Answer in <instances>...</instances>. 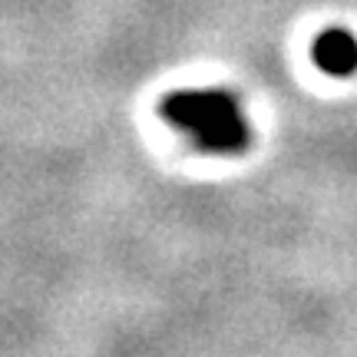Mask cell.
Returning <instances> with one entry per match:
<instances>
[{"mask_svg": "<svg viewBox=\"0 0 357 357\" xmlns=\"http://www.w3.org/2000/svg\"><path fill=\"white\" fill-rule=\"evenodd\" d=\"M311 56L314 63L328 73V77L347 79L357 73V37L344 26H331L318 33L314 47H311Z\"/></svg>", "mask_w": 357, "mask_h": 357, "instance_id": "obj_2", "label": "cell"}, {"mask_svg": "<svg viewBox=\"0 0 357 357\" xmlns=\"http://www.w3.org/2000/svg\"><path fill=\"white\" fill-rule=\"evenodd\" d=\"M159 113L172 129L185 132L199 153L238 155L252 146V126L231 89H176L162 100Z\"/></svg>", "mask_w": 357, "mask_h": 357, "instance_id": "obj_1", "label": "cell"}]
</instances>
